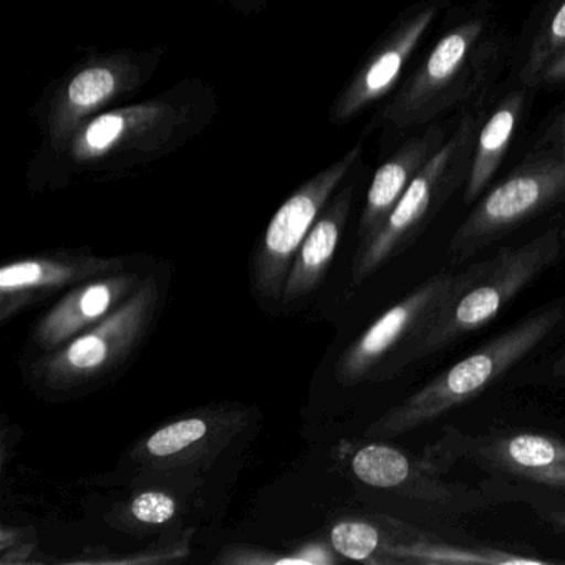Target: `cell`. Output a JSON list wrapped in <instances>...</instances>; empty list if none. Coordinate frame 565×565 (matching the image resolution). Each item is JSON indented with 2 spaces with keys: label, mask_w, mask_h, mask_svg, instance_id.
<instances>
[{
  "label": "cell",
  "mask_w": 565,
  "mask_h": 565,
  "mask_svg": "<svg viewBox=\"0 0 565 565\" xmlns=\"http://www.w3.org/2000/svg\"><path fill=\"white\" fill-rule=\"evenodd\" d=\"M423 455L443 475L458 465L471 466L492 504L525 505L548 529L565 532L564 439L515 428L471 435L449 426Z\"/></svg>",
  "instance_id": "obj_1"
},
{
  "label": "cell",
  "mask_w": 565,
  "mask_h": 565,
  "mask_svg": "<svg viewBox=\"0 0 565 565\" xmlns=\"http://www.w3.org/2000/svg\"><path fill=\"white\" fill-rule=\"evenodd\" d=\"M564 323L565 300L535 310L386 409L366 428V438H396L461 408L537 352Z\"/></svg>",
  "instance_id": "obj_2"
},
{
  "label": "cell",
  "mask_w": 565,
  "mask_h": 565,
  "mask_svg": "<svg viewBox=\"0 0 565 565\" xmlns=\"http://www.w3.org/2000/svg\"><path fill=\"white\" fill-rule=\"evenodd\" d=\"M562 256L561 234L547 233L458 273L441 312L419 347L418 360L436 355L491 323Z\"/></svg>",
  "instance_id": "obj_3"
},
{
  "label": "cell",
  "mask_w": 565,
  "mask_h": 565,
  "mask_svg": "<svg viewBox=\"0 0 565 565\" xmlns=\"http://www.w3.org/2000/svg\"><path fill=\"white\" fill-rule=\"evenodd\" d=\"M350 446L353 478L395 499L413 524L431 531L452 529L462 519L492 504L481 489L445 479L425 455H412L376 438Z\"/></svg>",
  "instance_id": "obj_4"
},
{
  "label": "cell",
  "mask_w": 565,
  "mask_h": 565,
  "mask_svg": "<svg viewBox=\"0 0 565 565\" xmlns=\"http://www.w3.org/2000/svg\"><path fill=\"white\" fill-rule=\"evenodd\" d=\"M160 286L145 277L138 289L82 335L44 353L32 365V376L44 392L67 395L104 382L140 349L157 319Z\"/></svg>",
  "instance_id": "obj_5"
},
{
  "label": "cell",
  "mask_w": 565,
  "mask_h": 565,
  "mask_svg": "<svg viewBox=\"0 0 565 565\" xmlns=\"http://www.w3.org/2000/svg\"><path fill=\"white\" fill-rule=\"evenodd\" d=\"M458 273L441 270L383 312L340 355V385L386 382L418 362V350L441 312Z\"/></svg>",
  "instance_id": "obj_6"
},
{
  "label": "cell",
  "mask_w": 565,
  "mask_h": 565,
  "mask_svg": "<svg viewBox=\"0 0 565 565\" xmlns=\"http://www.w3.org/2000/svg\"><path fill=\"white\" fill-rule=\"evenodd\" d=\"M340 171L322 174L280 206L250 260V282L264 302H280L290 267L319 220L320 210L340 180Z\"/></svg>",
  "instance_id": "obj_7"
},
{
  "label": "cell",
  "mask_w": 565,
  "mask_h": 565,
  "mask_svg": "<svg viewBox=\"0 0 565 565\" xmlns=\"http://www.w3.org/2000/svg\"><path fill=\"white\" fill-rule=\"evenodd\" d=\"M127 270L124 259L51 254L6 264L0 269V320L8 322L25 307L65 287Z\"/></svg>",
  "instance_id": "obj_8"
},
{
  "label": "cell",
  "mask_w": 565,
  "mask_h": 565,
  "mask_svg": "<svg viewBox=\"0 0 565 565\" xmlns=\"http://www.w3.org/2000/svg\"><path fill=\"white\" fill-rule=\"evenodd\" d=\"M141 280L137 274L124 270L81 284L39 320L32 343L42 353L65 345L114 313L138 289Z\"/></svg>",
  "instance_id": "obj_9"
},
{
  "label": "cell",
  "mask_w": 565,
  "mask_h": 565,
  "mask_svg": "<svg viewBox=\"0 0 565 565\" xmlns=\"http://www.w3.org/2000/svg\"><path fill=\"white\" fill-rule=\"evenodd\" d=\"M393 565H547L558 561L529 557L508 548L488 545H466L445 537V532L431 531L403 521L402 537L392 548Z\"/></svg>",
  "instance_id": "obj_10"
},
{
  "label": "cell",
  "mask_w": 565,
  "mask_h": 565,
  "mask_svg": "<svg viewBox=\"0 0 565 565\" xmlns=\"http://www.w3.org/2000/svg\"><path fill=\"white\" fill-rule=\"evenodd\" d=\"M345 207L337 204L313 224L290 267L280 302H296L317 289L335 257L345 226Z\"/></svg>",
  "instance_id": "obj_11"
},
{
  "label": "cell",
  "mask_w": 565,
  "mask_h": 565,
  "mask_svg": "<svg viewBox=\"0 0 565 565\" xmlns=\"http://www.w3.org/2000/svg\"><path fill=\"white\" fill-rule=\"evenodd\" d=\"M403 521L395 515L342 519L330 531L333 551L350 561L393 565L392 548L402 537Z\"/></svg>",
  "instance_id": "obj_12"
},
{
  "label": "cell",
  "mask_w": 565,
  "mask_h": 565,
  "mask_svg": "<svg viewBox=\"0 0 565 565\" xmlns=\"http://www.w3.org/2000/svg\"><path fill=\"white\" fill-rule=\"evenodd\" d=\"M120 71L108 65L92 67L81 72L67 88L64 110H62V128L68 130L78 118L110 100L120 88Z\"/></svg>",
  "instance_id": "obj_13"
},
{
  "label": "cell",
  "mask_w": 565,
  "mask_h": 565,
  "mask_svg": "<svg viewBox=\"0 0 565 565\" xmlns=\"http://www.w3.org/2000/svg\"><path fill=\"white\" fill-rule=\"evenodd\" d=\"M213 433V423L204 416H190L168 423L145 443V456L151 461H178L200 451Z\"/></svg>",
  "instance_id": "obj_14"
},
{
  "label": "cell",
  "mask_w": 565,
  "mask_h": 565,
  "mask_svg": "<svg viewBox=\"0 0 565 565\" xmlns=\"http://www.w3.org/2000/svg\"><path fill=\"white\" fill-rule=\"evenodd\" d=\"M130 121L127 114H108L92 121L75 148L78 157H98L114 148L127 134Z\"/></svg>",
  "instance_id": "obj_15"
},
{
  "label": "cell",
  "mask_w": 565,
  "mask_h": 565,
  "mask_svg": "<svg viewBox=\"0 0 565 565\" xmlns=\"http://www.w3.org/2000/svg\"><path fill=\"white\" fill-rule=\"evenodd\" d=\"M130 512L143 524L160 525L177 514V501L164 492H141L131 502Z\"/></svg>",
  "instance_id": "obj_16"
},
{
  "label": "cell",
  "mask_w": 565,
  "mask_h": 565,
  "mask_svg": "<svg viewBox=\"0 0 565 565\" xmlns=\"http://www.w3.org/2000/svg\"><path fill=\"white\" fill-rule=\"evenodd\" d=\"M465 39L461 35H449L433 52L429 58L428 72L433 78H445L455 71L456 65L465 55Z\"/></svg>",
  "instance_id": "obj_17"
},
{
  "label": "cell",
  "mask_w": 565,
  "mask_h": 565,
  "mask_svg": "<svg viewBox=\"0 0 565 565\" xmlns=\"http://www.w3.org/2000/svg\"><path fill=\"white\" fill-rule=\"evenodd\" d=\"M512 127H514V117H512L511 111H499V114L494 115L492 120L489 121L484 131H482V148L488 151L499 150V148L508 141Z\"/></svg>",
  "instance_id": "obj_18"
},
{
  "label": "cell",
  "mask_w": 565,
  "mask_h": 565,
  "mask_svg": "<svg viewBox=\"0 0 565 565\" xmlns=\"http://www.w3.org/2000/svg\"><path fill=\"white\" fill-rule=\"evenodd\" d=\"M399 65H402V57L396 52H388V54L383 55L366 74V88L370 92L382 90L398 74Z\"/></svg>",
  "instance_id": "obj_19"
},
{
  "label": "cell",
  "mask_w": 565,
  "mask_h": 565,
  "mask_svg": "<svg viewBox=\"0 0 565 565\" xmlns=\"http://www.w3.org/2000/svg\"><path fill=\"white\" fill-rule=\"evenodd\" d=\"M552 32L557 38H565V4L564 8L558 11L557 18H555L554 24H552Z\"/></svg>",
  "instance_id": "obj_20"
},
{
  "label": "cell",
  "mask_w": 565,
  "mask_h": 565,
  "mask_svg": "<svg viewBox=\"0 0 565 565\" xmlns=\"http://www.w3.org/2000/svg\"><path fill=\"white\" fill-rule=\"evenodd\" d=\"M552 375H554L555 379L565 380V350L561 353V355L557 356L554 365H552Z\"/></svg>",
  "instance_id": "obj_21"
}]
</instances>
